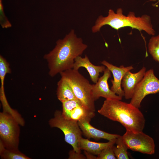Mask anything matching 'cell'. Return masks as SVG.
I'll return each instance as SVG.
<instances>
[{
  "label": "cell",
  "mask_w": 159,
  "mask_h": 159,
  "mask_svg": "<svg viewBox=\"0 0 159 159\" xmlns=\"http://www.w3.org/2000/svg\"><path fill=\"white\" fill-rule=\"evenodd\" d=\"M56 43L54 48L44 56L47 63L49 74L52 77L73 69L75 59L81 55L87 47L81 38L77 37L73 29Z\"/></svg>",
  "instance_id": "cell-1"
},
{
  "label": "cell",
  "mask_w": 159,
  "mask_h": 159,
  "mask_svg": "<svg viewBox=\"0 0 159 159\" xmlns=\"http://www.w3.org/2000/svg\"><path fill=\"white\" fill-rule=\"evenodd\" d=\"M159 92V79L155 75L154 70L146 72L141 80L136 86L130 103L139 108L144 97L147 95Z\"/></svg>",
  "instance_id": "cell-7"
},
{
  "label": "cell",
  "mask_w": 159,
  "mask_h": 159,
  "mask_svg": "<svg viewBox=\"0 0 159 159\" xmlns=\"http://www.w3.org/2000/svg\"><path fill=\"white\" fill-rule=\"evenodd\" d=\"M158 2H159V0H158Z\"/></svg>",
  "instance_id": "cell-24"
},
{
  "label": "cell",
  "mask_w": 159,
  "mask_h": 159,
  "mask_svg": "<svg viewBox=\"0 0 159 159\" xmlns=\"http://www.w3.org/2000/svg\"><path fill=\"white\" fill-rule=\"evenodd\" d=\"M0 154L1 158L4 159H30L19 150H11L6 148L0 142Z\"/></svg>",
  "instance_id": "cell-18"
},
{
  "label": "cell",
  "mask_w": 159,
  "mask_h": 159,
  "mask_svg": "<svg viewBox=\"0 0 159 159\" xmlns=\"http://www.w3.org/2000/svg\"><path fill=\"white\" fill-rule=\"evenodd\" d=\"M91 120L90 119H85L78 121L82 134L88 139L92 138L96 140L104 139L110 141L120 136L109 133L95 128L90 124Z\"/></svg>",
  "instance_id": "cell-13"
},
{
  "label": "cell",
  "mask_w": 159,
  "mask_h": 159,
  "mask_svg": "<svg viewBox=\"0 0 159 159\" xmlns=\"http://www.w3.org/2000/svg\"><path fill=\"white\" fill-rule=\"evenodd\" d=\"M0 23L2 28L10 27L11 24L5 15L4 11L1 0H0Z\"/></svg>",
  "instance_id": "cell-21"
},
{
  "label": "cell",
  "mask_w": 159,
  "mask_h": 159,
  "mask_svg": "<svg viewBox=\"0 0 159 159\" xmlns=\"http://www.w3.org/2000/svg\"><path fill=\"white\" fill-rule=\"evenodd\" d=\"M148 51L153 58L159 62V34L156 36H153L150 39Z\"/></svg>",
  "instance_id": "cell-19"
},
{
  "label": "cell",
  "mask_w": 159,
  "mask_h": 159,
  "mask_svg": "<svg viewBox=\"0 0 159 159\" xmlns=\"http://www.w3.org/2000/svg\"><path fill=\"white\" fill-rule=\"evenodd\" d=\"M81 67H84L86 69L91 80L95 83L98 80L100 73L104 72L106 68L103 65L96 66L93 64L87 55L84 58L79 56L75 59L73 69L78 70Z\"/></svg>",
  "instance_id": "cell-14"
},
{
  "label": "cell",
  "mask_w": 159,
  "mask_h": 159,
  "mask_svg": "<svg viewBox=\"0 0 159 159\" xmlns=\"http://www.w3.org/2000/svg\"><path fill=\"white\" fill-rule=\"evenodd\" d=\"M68 159H85L86 157L85 155L81 153L76 152L73 150L69 151Z\"/></svg>",
  "instance_id": "cell-22"
},
{
  "label": "cell",
  "mask_w": 159,
  "mask_h": 159,
  "mask_svg": "<svg viewBox=\"0 0 159 159\" xmlns=\"http://www.w3.org/2000/svg\"><path fill=\"white\" fill-rule=\"evenodd\" d=\"M103 75L99 78L95 84L92 85V95L95 101L100 97L106 99L121 100L122 98L116 95L109 88L108 79L111 77V72L107 68L103 72Z\"/></svg>",
  "instance_id": "cell-10"
},
{
  "label": "cell",
  "mask_w": 159,
  "mask_h": 159,
  "mask_svg": "<svg viewBox=\"0 0 159 159\" xmlns=\"http://www.w3.org/2000/svg\"><path fill=\"white\" fill-rule=\"evenodd\" d=\"M8 111L0 113V141L6 148L17 150L19 143L20 124L17 119Z\"/></svg>",
  "instance_id": "cell-6"
},
{
  "label": "cell",
  "mask_w": 159,
  "mask_h": 159,
  "mask_svg": "<svg viewBox=\"0 0 159 159\" xmlns=\"http://www.w3.org/2000/svg\"><path fill=\"white\" fill-rule=\"evenodd\" d=\"M101 63L107 68L113 74V79L111 80L112 85L110 90L122 98L124 96V92L121 87L122 79L127 72L133 69V67L131 66L124 67L123 65L117 67L105 60L102 61Z\"/></svg>",
  "instance_id": "cell-11"
},
{
  "label": "cell",
  "mask_w": 159,
  "mask_h": 159,
  "mask_svg": "<svg viewBox=\"0 0 159 159\" xmlns=\"http://www.w3.org/2000/svg\"><path fill=\"white\" fill-rule=\"evenodd\" d=\"M114 144L111 145L103 149L97 155V159H116L113 150Z\"/></svg>",
  "instance_id": "cell-20"
},
{
  "label": "cell",
  "mask_w": 159,
  "mask_h": 159,
  "mask_svg": "<svg viewBox=\"0 0 159 159\" xmlns=\"http://www.w3.org/2000/svg\"><path fill=\"white\" fill-rule=\"evenodd\" d=\"M71 87L77 99L87 109L95 112V101L92 95V85L78 70L72 69L60 72Z\"/></svg>",
  "instance_id": "cell-4"
},
{
  "label": "cell",
  "mask_w": 159,
  "mask_h": 159,
  "mask_svg": "<svg viewBox=\"0 0 159 159\" xmlns=\"http://www.w3.org/2000/svg\"><path fill=\"white\" fill-rule=\"evenodd\" d=\"M57 95L58 99L61 102L77 100L68 82L62 77L57 82Z\"/></svg>",
  "instance_id": "cell-16"
},
{
  "label": "cell",
  "mask_w": 159,
  "mask_h": 159,
  "mask_svg": "<svg viewBox=\"0 0 159 159\" xmlns=\"http://www.w3.org/2000/svg\"><path fill=\"white\" fill-rule=\"evenodd\" d=\"M128 149L143 154H154L155 144L153 139L143 131L126 130L122 136Z\"/></svg>",
  "instance_id": "cell-8"
},
{
  "label": "cell",
  "mask_w": 159,
  "mask_h": 159,
  "mask_svg": "<svg viewBox=\"0 0 159 159\" xmlns=\"http://www.w3.org/2000/svg\"><path fill=\"white\" fill-rule=\"evenodd\" d=\"M62 103V114L66 119L78 121L85 119L91 120L95 115V112L87 109L78 100Z\"/></svg>",
  "instance_id": "cell-9"
},
{
  "label": "cell",
  "mask_w": 159,
  "mask_h": 159,
  "mask_svg": "<svg viewBox=\"0 0 159 159\" xmlns=\"http://www.w3.org/2000/svg\"><path fill=\"white\" fill-rule=\"evenodd\" d=\"M84 152L86 159H97V157L94 155L85 150H84Z\"/></svg>",
  "instance_id": "cell-23"
},
{
  "label": "cell",
  "mask_w": 159,
  "mask_h": 159,
  "mask_svg": "<svg viewBox=\"0 0 159 159\" xmlns=\"http://www.w3.org/2000/svg\"><path fill=\"white\" fill-rule=\"evenodd\" d=\"M116 139L109 141L107 143H97L90 141L87 139L82 137L80 140V146L81 150L97 155L107 147L115 144Z\"/></svg>",
  "instance_id": "cell-15"
},
{
  "label": "cell",
  "mask_w": 159,
  "mask_h": 159,
  "mask_svg": "<svg viewBox=\"0 0 159 159\" xmlns=\"http://www.w3.org/2000/svg\"><path fill=\"white\" fill-rule=\"evenodd\" d=\"M115 144L117 145L115 147L114 145L113 150L117 159H129L127 152L128 148L122 136L120 135L116 139Z\"/></svg>",
  "instance_id": "cell-17"
},
{
  "label": "cell",
  "mask_w": 159,
  "mask_h": 159,
  "mask_svg": "<svg viewBox=\"0 0 159 159\" xmlns=\"http://www.w3.org/2000/svg\"><path fill=\"white\" fill-rule=\"evenodd\" d=\"M105 25H108L117 30L122 28L130 27L140 32L143 30L152 36H154L155 33L149 16L144 14L140 17H136L134 12L130 11L126 16L123 14L122 10L120 8L117 9L116 13L110 9L108 15L106 17L99 16L92 28V31L93 33L97 32Z\"/></svg>",
  "instance_id": "cell-3"
},
{
  "label": "cell",
  "mask_w": 159,
  "mask_h": 159,
  "mask_svg": "<svg viewBox=\"0 0 159 159\" xmlns=\"http://www.w3.org/2000/svg\"><path fill=\"white\" fill-rule=\"evenodd\" d=\"M49 124L52 127L61 130L64 133L65 141L72 147L74 150L81 153L80 140L82 133L77 121L65 118L62 112L57 110L54 113V117L49 121Z\"/></svg>",
  "instance_id": "cell-5"
},
{
  "label": "cell",
  "mask_w": 159,
  "mask_h": 159,
  "mask_svg": "<svg viewBox=\"0 0 159 159\" xmlns=\"http://www.w3.org/2000/svg\"><path fill=\"white\" fill-rule=\"evenodd\" d=\"M146 71V68L143 67L137 72L132 73L129 71L125 74L122 80L121 87L126 99L132 98L136 86L143 77Z\"/></svg>",
  "instance_id": "cell-12"
},
{
  "label": "cell",
  "mask_w": 159,
  "mask_h": 159,
  "mask_svg": "<svg viewBox=\"0 0 159 159\" xmlns=\"http://www.w3.org/2000/svg\"><path fill=\"white\" fill-rule=\"evenodd\" d=\"M98 112L108 119L121 123L126 129L143 131L145 120L138 108L121 100L106 99Z\"/></svg>",
  "instance_id": "cell-2"
}]
</instances>
